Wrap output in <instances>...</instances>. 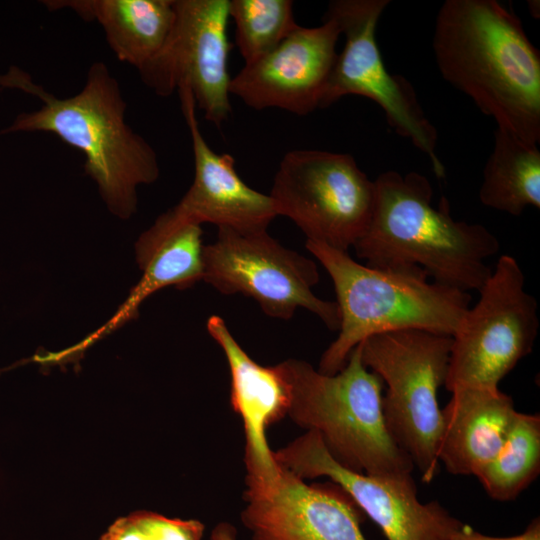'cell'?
<instances>
[{
	"instance_id": "6da1fadb",
	"label": "cell",
	"mask_w": 540,
	"mask_h": 540,
	"mask_svg": "<svg viewBox=\"0 0 540 540\" xmlns=\"http://www.w3.org/2000/svg\"><path fill=\"white\" fill-rule=\"evenodd\" d=\"M432 48L442 77L498 128L540 143V53L513 10L497 0H446Z\"/></svg>"
},
{
	"instance_id": "7a4b0ae2",
	"label": "cell",
	"mask_w": 540,
	"mask_h": 540,
	"mask_svg": "<svg viewBox=\"0 0 540 540\" xmlns=\"http://www.w3.org/2000/svg\"><path fill=\"white\" fill-rule=\"evenodd\" d=\"M0 88L37 97L41 106L17 115L0 134L52 133L85 157L84 170L96 182L109 211L122 219L136 212L137 187L155 182L160 174L153 147L126 122V102L120 86L103 62H94L83 88L58 98L11 66L0 74Z\"/></svg>"
},
{
	"instance_id": "3957f363",
	"label": "cell",
	"mask_w": 540,
	"mask_h": 540,
	"mask_svg": "<svg viewBox=\"0 0 540 540\" xmlns=\"http://www.w3.org/2000/svg\"><path fill=\"white\" fill-rule=\"evenodd\" d=\"M375 183L370 223L354 245L365 265L382 269H421L432 281L479 291L492 269L486 261L500 250L485 226L453 219L442 198L432 204L433 188L418 172L381 173Z\"/></svg>"
},
{
	"instance_id": "277c9868",
	"label": "cell",
	"mask_w": 540,
	"mask_h": 540,
	"mask_svg": "<svg viewBox=\"0 0 540 540\" xmlns=\"http://www.w3.org/2000/svg\"><path fill=\"white\" fill-rule=\"evenodd\" d=\"M305 246L330 275L340 314L339 334L320 358V373L339 372L373 335L416 329L453 336L469 309V292L431 282L421 269L373 268L319 242Z\"/></svg>"
},
{
	"instance_id": "5b68a950",
	"label": "cell",
	"mask_w": 540,
	"mask_h": 540,
	"mask_svg": "<svg viewBox=\"0 0 540 540\" xmlns=\"http://www.w3.org/2000/svg\"><path fill=\"white\" fill-rule=\"evenodd\" d=\"M278 366L289 390L287 416L306 431L316 432L338 464L369 476L412 475V461L385 426L383 382L364 365L360 344L333 375L295 358Z\"/></svg>"
},
{
	"instance_id": "8992f818",
	"label": "cell",
	"mask_w": 540,
	"mask_h": 540,
	"mask_svg": "<svg viewBox=\"0 0 540 540\" xmlns=\"http://www.w3.org/2000/svg\"><path fill=\"white\" fill-rule=\"evenodd\" d=\"M451 345L452 336L416 329L381 333L360 343L364 365L386 384L382 414L387 431L425 483L439 467L437 393L445 384Z\"/></svg>"
},
{
	"instance_id": "52a82bcc",
	"label": "cell",
	"mask_w": 540,
	"mask_h": 540,
	"mask_svg": "<svg viewBox=\"0 0 540 540\" xmlns=\"http://www.w3.org/2000/svg\"><path fill=\"white\" fill-rule=\"evenodd\" d=\"M525 276L510 255L498 258L479 289L477 303L467 310L452 345L445 388H499V382L533 349L538 304L525 290Z\"/></svg>"
},
{
	"instance_id": "ba28073f",
	"label": "cell",
	"mask_w": 540,
	"mask_h": 540,
	"mask_svg": "<svg viewBox=\"0 0 540 540\" xmlns=\"http://www.w3.org/2000/svg\"><path fill=\"white\" fill-rule=\"evenodd\" d=\"M269 195L307 240L347 252L370 223L375 183L350 154L296 149L281 159Z\"/></svg>"
},
{
	"instance_id": "9c48e42d",
	"label": "cell",
	"mask_w": 540,
	"mask_h": 540,
	"mask_svg": "<svg viewBox=\"0 0 540 540\" xmlns=\"http://www.w3.org/2000/svg\"><path fill=\"white\" fill-rule=\"evenodd\" d=\"M319 277L313 260L282 246L267 230L219 227L214 242L203 248L202 280L221 294L251 297L266 315L283 320L304 308L339 330L337 303L312 290Z\"/></svg>"
},
{
	"instance_id": "30bf717a",
	"label": "cell",
	"mask_w": 540,
	"mask_h": 540,
	"mask_svg": "<svg viewBox=\"0 0 540 540\" xmlns=\"http://www.w3.org/2000/svg\"><path fill=\"white\" fill-rule=\"evenodd\" d=\"M389 0H333L326 16L336 20L345 37L326 85L320 109L347 95L366 97L384 112L388 125L412 142L430 160L434 174L445 176L436 153L438 133L427 118L411 83L390 73L377 41L378 21Z\"/></svg>"
},
{
	"instance_id": "8fae6325",
	"label": "cell",
	"mask_w": 540,
	"mask_h": 540,
	"mask_svg": "<svg viewBox=\"0 0 540 540\" xmlns=\"http://www.w3.org/2000/svg\"><path fill=\"white\" fill-rule=\"evenodd\" d=\"M175 21L161 50L140 70L159 96L187 88L217 127L230 117L229 0H174Z\"/></svg>"
},
{
	"instance_id": "7c38bea8",
	"label": "cell",
	"mask_w": 540,
	"mask_h": 540,
	"mask_svg": "<svg viewBox=\"0 0 540 540\" xmlns=\"http://www.w3.org/2000/svg\"><path fill=\"white\" fill-rule=\"evenodd\" d=\"M274 457L303 480L330 479L387 540H450L463 525L437 501L421 502L412 475L378 477L344 468L329 455L314 431H306L274 451Z\"/></svg>"
},
{
	"instance_id": "4fadbf2b",
	"label": "cell",
	"mask_w": 540,
	"mask_h": 540,
	"mask_svg": "<svg viewBox=\"0 0 540 540\" xmlns=\"http://www.w3.org/2000/svg\"><path fill=\"white\" fill-rule=\"evenodd\" d=\"M241 522L252 540H366L363 512L336 484H307L276 460L247 473Z\"/></svg>"
},
{
	"instance_id": "5bb4252c",
	"label": "cell",
	"mask_w": 540,
	"mask_h": 540,
	"mask_svg": "<svg viewBox=\"0 0 540 540\" xmlns=\"http://www.w3.org/2000/svg\"><path fill=\"white\" fill-rule=\"evenodd\" d=\"M341 35L335 19L299 26L276 48L231 77L230 95L255 110L277 108L298 116L320 109Z\"/></svg>"
},
{
	"instance_id": "9a60e30c",
	"label": "cell",
	"mask_w": 540,
	"mask_h": 540,
	"mask_svg": "<svg viewBox=\"0 0 540 540\" xmlns=\"http://www.w3.org/2000/svg\"><path fill=\"white\" fill-rule=\"evenodd\" d=\"M177 92L191 138L194 179L179 203L164 213L166 218L175 224L212 223L243 232L267 230L278 216L272 198L240 178L230 154L211 149L201 133L191 92L187 88Z\"/></svg>"
},
{
	"instance_id": "2e32d148",
	"label": "cell",
	"mask_w": 540,
	"mask_h": 540,
	"mask_svg": "<svg viewBox=\"0 0 540 540\" xmlns=\"http://www.w3.org/2000/svg\"><path fill=\"white\" fill-rule=\"evenodd\" d=\"M206 328L228 363L230 403L242 419L245 434L246 472L269 469L276 459L268 446L266 430L287 416L289 390L286 380L278 364L263 366L255 362L220 316L209 317Z\"/></svg>"
},
{
	"instance_id": "e0dca14e",
	"label": "cell",
	"mask_w": 540,
	"mask_h": 540,
	"mask_svg": "<svg viewBox=\"0 0 540 540\" xmlns=\"http://www.w3.org/2000/svg\"><path fill=\"white\" fill-rule=\"evenodd\" d=\"M441 409L438 461L453 475H474L500 452L518 411L499 390L463 387Z\"/></svg>"
},
{
	"instance_id": "ac0fdd59",
	"label": "cell",
	"mask_w": 540,
	"mask_h": 540,
	"mask_svg": "<svg viewBox=\"0 0 540 540\" xmlns=\"http://www.w3.org/2000/svg\"><path fill=\"white\" fill-rule=\"evenodd\" d=\"M203 248L201 225L174 224L161 214L136 242L142 278L103 329L135 317L141 303L164 287L184 289L202 280Z\"/></svg>"
},
{
	"instance_id": "d6986e66",
	"label": "cell",
	"mask_w": 540,
	"mask_h": 540,
	"mask_svg": "<svg viewBox=\"0 0 540 540\" xmlns=\"http://www.w3.org/2000/svg\"><path fill=\"white\" fill-rule=\"evenodd\" d=\"M49 10L69 8L83 20L96 21L122 62L137 70L163 47L175 21L174 0H50Z\"/></svg>"
},
{
	"instance_id": "ffe728a7",
	"label": "cell",
	"mask_w": 540,
	"mask_h": 540,
	"mask_svg": "<svg viewBox=\"0 0 540 540\" xmlns=\"http://www.w3.org/2000/svg\"><path fill=\"white\" fill-rule=\"evenodd\" d=\"M484 206L520 216L540 208V150L501 128L494 131L493 149L479 190Z\"/></svg>"
},
{
	"instance_id": "44dd1931",
	"label": "cell",
	"mask_w": 540,
	"mask_h": 540,
	"mask_svg": "<svg viewBox=\"0 0 540 540\" xmlns=\"http://www.w3.org/2000/svg\"><path fill=\"white\" fill-rule=\"evenodd\" d=\"M540 473V416L518 412L498 455L475 476L497 501L516 499Z\"/></svg>"
},
{
	"instance_id": "7402d4cb",
	"label": "cell",
	"mask_w": 540,
	"mask_h": 540,
	"mask_svg": "<svg viewBox=\"0 0 540 540\" xmlns=\"http://www.w3.org/2000/svg\"><path fill=\"white\" fill-rule=\"evenodd\" d=\"M229 18L245 64L268 54L300 26L291 0H229Z\"/></svg>"
},
{
	"instance_id": "603a6c76",
	"label": "cell",
	"mask_w": 540,
	"mask_h": 540,
	"mask_svg": "<svg viewBox=\"0 0 540 540\" xmlns=\"http://www.w3.org/2000/svg\"><path fill=\"white\" fill-rule=\"evenodd\" d=\"M204 529L199 520L141 510L118 518L99 540H202Z\"/></svg>"
},
{
	"instance_id": "cb8c5ba5",
	"label": "cell",
	"mask_w": 540,
	"mask_h": 540,
	"mask_svg": "<svg viewBox=\"0 0 540 540\" xmlns=\"http://www.w3.org/2000/svg\"><path fill=\"white\" fill-rule=\"evenodd\" d=\"M450 540H540V520L534 518L522 533L508 537L485 535L463 523Z\"/></svg>"
},
{
	"instance_id": "d4e9b609",
	"label": "cell",
	"mask_w": 540,
	"mask_h": 540,
	"mask_svg": "<svg viewBox=\"0 0 540 540\" xmlns=\"http://www.w3.org/2000/svg\"><path fill=\"white\" fill-rule=\"evenodd\" d=\"M209 540H237V530L229 522H219L212 529Z\"/></svg>"
}]
</instances>
